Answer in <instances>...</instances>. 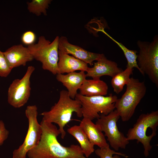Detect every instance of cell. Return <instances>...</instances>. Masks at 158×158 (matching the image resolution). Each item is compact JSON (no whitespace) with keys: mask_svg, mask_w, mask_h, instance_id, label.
I'll return each mask as SVG.
<instances>
[{"mask_svg":"<svg viewBox=\"0 0 158 158\" xmlns=\"http://www.w3.org/2000/svg\"><path fill=\"white\" fill-rule=\"evenodd\" d=\"M40 124L41 139L38 145L27 152L29 158H87L78 145L66 147L60 144L57 138L61 133L55 125L43 120Z\"/></svg>","mask_w":158,"mask_h":158,"instance_id":"6da1fadb","label":"cell"},{"mask_svg":"<svg viewBox=\"0 0 158 158\" xmlns=\"http://www.w3.org/2000/svg\"><path fill=\"white\" fill-rule=\"evenodd\" d=\"M74 112L78 117H82L80 103L75 99L71 98L67 91L62 90L60 92L58 102L49 111H44L40 115L42 116V120L58 125L61 138L63 139L66 135L64 127L71 121L73 113Z\"/></svg>","mask_w":158,"mask_h":158,"instance_id":"7a4b0ae2","label":"cell"},{"mask_svg":"<svg viewBox=\"0 0 158 158\" xmlns=\"http://www.w3.org/2000/svg\"><path fill=\"white\" fill-rule=\"evenodd\" d=\"M158 126V111L157 110L141 114L127 132L126 138L129 141L136 140L137 143L140 142L142 145L146 157L148 156L152 148L150 142L156 135Z\"/></svg>","mask_w":158,"mask_h":158,"instance_id":"3957f363","label":"cell"},{"mask_svg":"<svg viewBox=\"0 0 158 158\" xmlns=\"http://www.w3.org/2000/svg\"><path fill=\"white\" fill-rule=\"evenodd\" d=\"M126 85L125 92L117 99L114 106L123 122L128 121L133 116L136 107L145 96L147 89L144 81L133 77Z\"/></svg>","mask_w":158,"mask_h":158,"instance_id":"277c9868","label":"cell"},{"mask_svg":"<svg viewBox=\"0 0 158 158\" xmlns=\"http://www.w3.org/2000/svg\"><path fill=\"white\" fill-rule=\"evenodd\" d=\"M59 37L57 36L52 42L43 36H40L37 43L28 46L34 59L42 63V68L54 75L58 73V45Z\"/></svg>","mask_w":158,"mask_h":158,"instance_id":"5b68a950","label":"cell"},{"mask_svg":"<svg viewBox=\"0 0 158 158\" xmlns=\"http://www.w3.org/2000/svg\"><path fill=\"white\" fill-rule=\"evenodd\" d=\"M139 52L137 62L140 73L146 74L157 87L158 86V37L151 42L138 41Z\"/></svg>","mask_w":158,"mask_h":158,"instance_id":"8992f818","label":"cell"},{"mask_svg":"<svg viewBox=\"0 0 158 158\" xmlns=\"http://www.w3.org/2000/svg\"><path fill=\"white\" fill-rule=\"evenodd\" d=\"M75 99L81 104L82 116L92 121L100 117V113L107 115L113 111L115 109V103L118 98L116 95L112 94L106 97H87L77 93Z\"/></svg>","mask_w":158,"mask_h":158,"instance_id":"52a82bcc","label":"cell"},{"mask_svg":"<svg viewBox=\"0 0 158 158\" xmlns=\"http://www.w3.org/2000/svg\"><path fill=\"white\" fill-rule=\"evenodd\" d=\"M28 123L27 132L23 144L13 152V158H26L28 152L38 144L42 132L37 119V108L35 105L28 106L25 110Z\"/></svg>","mask_w":158,"mask_h":158,"instance_id":"ba28073f","label":"cell"},{"mask_svg":"<svg viewBox=\"0 0 158 158\" xmlns=\"http://www.w3.org/2000/svg\"><path fill=\"white\" fill-rule=\"evenodd\" d=\"M120 118L115 109L107 115L101 114L95 123L101 131L104 133V135L107 137L111 147L116 151L120 148L125 149L129 143L126 137L118 128L117 123Z\"/></svg>","mask_w":158,"mask_h":158,"instance_id":"9c48e42d","label":"cell"},{"mask_svg":"<svg viewBox=\"0 0 158 158\" xmlns=\"http://www.w3.org/2000/svg\"><path fill=\"white\" fill-rule=\"evenodd\" d=\"M35 70L34 66H29L23 77L21 79H15L10 85L7 101L13 107L19 108L27 102L30 94V78Z\"/></svg>","mask_w":158,"mask_h":158,"instance_id":"30bf717a","label":"cell"},{"mask_svg":"<svg viewBox=\"0 0 158 158\" xmlns=\"http://www.w3.org/2000/svg\"><path fill=\"white\" fill-rule=\"evenodd\" d=\"M92 67L87 68L86 74L87 77L92 79H100L102 76L108 75L113 78L122 71L123 70L118 67L115 62L108 59L103 54H101Z\"/></svg>","mask_w":158,"mask_h":158,"instance_id":"8fae6325","label":"cell"},{"mask_svg":"<svg viewBox=\"0 0 158 158\" xmlns=\"http://www.w3.org/2000/svg\"><path fill=\"white\" fill-rule=\"evenodd\" d=\"M58 48L59 50L63 52L71 54L75 58L91 66L101 54L89 51L79 46L72 44L68 42L66 37L63 36L59 38Z\"/></svg>","mask_w":158,"mask_h":158,"instance_id":"7c38bea8","label":"cell"},{"mask_svg":"<svg viewBox=\"0 0 158 158\" xmlns=\"http://www.w3.org/2000/svg\"><path fill=\"white\" fill-rule=\"evenodd\" d=\"M10 67L13 68L23 66L34 59L28 47L22 44L14 45L4 52Z\"/></svg>","mask_w":158,"mask_h":158,"instance_id":"4fadbf2b","label":"cell"},{"mask_svg":"<svg viewBox=\"0 0 158 158\" xmlns=\"http://www.w3.org/2000/svg\"><path fill=\"white\" fill-rule=\"evenodd\" d=\"M86 77L85 72L80 71L79 72H70L66 75L57 74L56 78L58 81L62 83L66 88L69 97L74 99L78 93V90L86 79Z\"/></svg>","mask_w":158,"mask_h":158,"instance_id":"5bb4252c","label":"cell"},{"mask_svg":"<svg viewBox=\"0 0 158 158\" xmlns=\"http://www.w3.org/2000/svg\"><path fill=\"white\" fill-rule=\"evenodd\" d=\"M58 73H69L76 71H86L88 64L59 50Z\"/></svg>","mask_w":158,"mask_h":158,"instance_id":"9a60e30c","label":"cell"},{"mask_svg":"<svg viewBox=\"0 0 158 158\" xmlns=\"http://www.w3.org/2000/svg\"><path fill=\"white\" fill-rule=\"evenodd\" d=\"M79 126L85 133L89 140L93 145L99 148L105 147L109 144L105 136L98 126L89 119L83 118Z\"/></svg>","mask_w":158,"mask_h":158,"instance_id":"2e32d148","label":"cell"},{"mask_svg":"<svg viewBox=\"0 0 158 158\" xmlns=\"http://www.w3.org/2000/svg\"><path fill=\"white\" fill-rule=\"evenodd\" d=\"M108 87L107 83L99 79H86L79 90L82 95L90 97L107 95Z\"/></svg>","mask_w":158,"mask_h":158,"instance_id":"e0dca14e","label":"cell"},{"mask_svg":"<svg viewBox=\"0 0 158 158\" xmlns=\"http://www.w3.org/2000/svg\"><path fill=\"white\" fill-rule=\"evenodd\" d=\"M67 130L78 142L86 158H88L95 152L94 145L90 142L85 133L79 125H74L68 128Z\"/></svg>","mask_w":158,"mask_h":158,"instance_id":"ac0fdd59","label":"cell"},{"mask_svg":"<svg viewBox=\"0 0 158 158\" xmlns=\"http://www.w3.org/2000/svg\"><path fill=\"white\" fill-rule=\"evenodd\" d=\"M133 69L129 67L117 74L111 80V85L114 91L118 94L123 90L125 85L130 81V75L132 74Z\"/></svg>","mask_w":158,"mask_h":158,"instance_id":"d6986e66","label":"cell"},{"mask_svg":"<svg viewBox=\"0 0 158 158\" xmlns=\"http://www.w3.org/2000/svg\"><path fill=\"white\" fill-rule=\"evenodd\" d=\"M51 1V0H32L27 2V8L29 12L37 16L42 13L47 16V9Z\"/></svg>","mask_w":158,"mask_h":158,"instance_id":"ffe728a7","label":"cell"},{"mask_svg":"<svg viewBox=\"0 0 158 158\" xmlns=\"http://www.w3.org/2000/svg\"><path fill=\"white\" fill-rule=\"evenodd\" d=\"M104 34L116 43L123 51L124 55L127 60V67L130 68L132 69L134 68H137L140 72V70L138 66L137 62V51L129 49L126 47L122 44L116 41L104 30H102Z\"/></svg>","mask_w":158,"mask_h":158,"instance_id":"44dd1931","label":"cell"},{"mask_svg":"<svg viewBox=\"0 0 158 158\" xmlns=\"http://www.w3.org/2000/svg\"><path fill=\"white\" fill-rule=\"evenodd\" d=\"M95 152L100 158H121L120 156L126 158L128 157L125 154L116 152L111 149L109 144L106 146L97 149L95 150Z\"/></svg>","mask_w":158,"mask_h":158,"instance_id":"7402d4cb","label":"cell"},{"mask_svg":"<svg viewBox=\"0 0 158 158\" xmlns=\"http://www.w3.org/2000/svg\"><path fill=\"white\" fill-rule=\"evenodd\" d=\"M12 70L6 60L4 52L1 50L0 48V76L7 77Z\"/></svg>","mask_w":158,"mask_h":158,"instance_id":"603a6c76","label":"cell"},{"mask_svg":"<svg viewBox=\"0 0 158 158\" xmlns=\"http://www.w3.org/2000/svg\"><path fill=\"white\" fill-rule=\"evenodd\" d=\"M36 39L35 34L31 31H28L24 32L21 37L22 42L28 46L35 44Z\"/></svg>","mask_w":158,"mask_h":158,"instance_id":"cb8c5ba5","label":"cell"},{"mask_svg":"<svg viewBox=\"0 0 158 158\" xmlns=\"http://www.w3.org/2000/svg\"><path fill=\"white\" fill-rule=\"evenodd\" d=\"M9 131L6 128L4 123L2 120H0V146L7 139Z\"/></svg>","mask_w":158,"mask_h":158,"instance_id":"d4e9b609","label":"cell"}]
</instances>
